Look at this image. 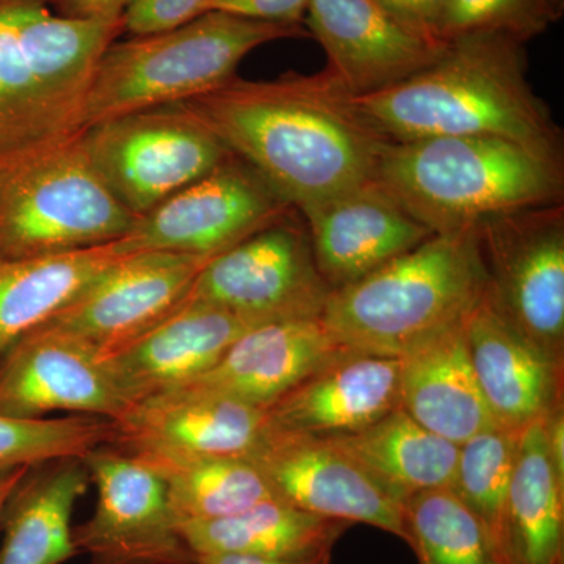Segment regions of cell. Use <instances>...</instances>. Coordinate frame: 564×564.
<instances>
[{
    "mask_svg": "<svg viewBox=\"0 0 564 564\" xmlns=\"http://www.w3.org/2000/svg\"><path fill=\"white\" fill-rule=\"evenodd\" d=\"M181 104L299 212L372 182L388 144L326 70L234 76Z\"/></svg>",
    "mask_w": 564,
    "mask_h": 564,
    "instance_id": "6da1fadb",
    "label": "cell"
},
{
    "mask_svg": "<svg viewBox=\"0 0 564 564\" xmlns=\"http://www.w3.org/2000/svg\"><path fill=\"white\" fill-rule=\"evenodd\" d=\"M350 104L388 143L497 137L563 159L562 131L527 80L524 43L500 33L452 41L433 65Z\"/></svg>",
    "mask_w": 564,
    "mask_h": 564,
    "instance_id": "7a4b0ae2",
    "label": "cell"
},
{
    "mask_svg": "<svg viewBox=\"0 0 564 564\" xmlns=\"http://www.w3.org/2000/svg\"><path fill=\"white\" fill-rule=\"evenodd\" d=\"M373 182L433 234L563 204V159L497 137H430L388 143Z\"/></svg>",
    "mask_w": 564,
    "mask_h": 564,
    "instance_id": "3957f363",
    "label": "cell"
},
{
    "mask_svg": "<svg viewBox=\"0 0 564 564\" xmlns=\"http://www.w3.org/2000/svg\"><path fill=\"white\" fill-rule=\"evenodd\" d=\"M488 292L477 228L434 234L329 293L322 321L348 351L402 358L462 325Z\"/></svg>",
    "mask_w": 564,
    "mask_h": 564,
    "instance_id": "277c9868",
    "label": "cell"
},
{
    "mask_svg": "<svg viewBox=\"0 0 564 564\" xmlns=\"http://www.w3.org/2000/svg\"><path fill=\"white\" fill-rule=\"evenodd\" d=\"M117 20H74L51 0H0V158L80 132V115Z\"/></svg>",
    "mask_w": 564,
    "mask_h": 564,
    "instance_id": "5b68a950",
    "label": "cell"
},
{
    "mask_svg": "<svg viewBox=\"0 0 564 564\" xmlns=\"http://www.w3.org/2000/svg\"><path fill=\"white\" fill-rule=\"evenodd\" d=\"M306 36L303 24L209 11L173 31L113 41L93 73L80 131L132 111L188 101L232 79L240 62L262 44Z\"/></svg>",
    "mask_w": 564,
    "mask_h": 564,
    "instance_id": "8992f818",
    "label": "cell"
},
{
    "mask_svg": "<svg viewBox=\"0 0 564 564\" xmlns=\"http://www.w3.org/2000/svg\"><path fill=\"white\" fill-rule=\"evenodd\" d=\"M93 169L82 131L0 158V258L117 242L137 221Z\"/></svg>",
    "mask_w": 564,
    "mask_h": 564,
    "instance_id": "52a82bcc",
    "label": "cell"
},
{
    "mask_svg": "<svg viewBox=\"0 0 564 564\" xmlns=\"http://www.w3.org/2000/svg\"><path fill=\"white\" fill-rule=\"evenodd\" d=\"M82 143L111 195L135 217L232 154L182 104L98 122L82 131Z\"/></svg>",
    "mask_w": 564,
    "mask_h": 564,
    "instance_id": "ba28073f",
    "label": "cell"
},
{
    "mask_svg": "<svg viewBox=\"0 0 564 564\" xmlns=\"http://www.w3.org/2000/svg\"><path fill=\"white\" fill-rule=\"evenodd\" d=\"M477 234L494 304L564 366L563 204L489 218Z\"/></svg>",
    "mask_w": 564,
    "mask_h": 564,
    "instance_id": "9c48e42d",
    "label": "cell"
},
{
    "mask_svg": "<svg viewBox=\"0 0 564 564\" xmlns=\"http://www.w3.org/2000/svg\"><path fill=\"white\" fill-rule=\"evenodd\" d=\"M332 292L306 226L291 215L212 258L185 299L263 325L322 317Z\"/></svg>",
    "mask_w": 564,
    "mask_h": 564,
    "instance_id": "30bf717a",
    "label": "cell"
},
{
    "mask_svg": "<svg viewBox=\"0 0 564 564\" xmlns=\"http://www.w3.org/2000/svg\"><path fill=\"white\" fill-rule=\"evenodd\" d=\"M295 210L250 163L231 154L206 176L137 218L117 243L126 252L214 258Z\"/></svg>",
    "mask_w": 564,
    "mask_h": 564,
    "instance_id": "8fae6325",
    "label": "cell"
},
{
    "mask_svg": "<svg viewBox=\"0 0 564 564\" xmlns=\"http://www.w3.org/2000/svg\"><path fill=\"white\" fill-rule=\"evenodd\" d=\"M98 500L95 513L73 530L77 552L91 564H196L181 536L165 486L147 464L115 445L82 458Z\"/></svg>",
    "mask_w": 564,
    "mask_h": 564,
    "instance_id": "7c38bea8",
    "label": "cell"
},
{
    "mask_svg": "<svg viewBox=\"0 0 564 564\" xmlns=\"http://www.w3.org/2000/svg\"><path fill=\"white\" fill-rule=\"evenodd\" d=\"M250 459L284 502L323 518L377 527L410 544L403 503L332 441L269 423Z\"/></svg>",
    "mask_w": 564,
    "mask_h": 564,
    "instance_id": "4fadbf2b",
    "label": "cell"
},
{
    "mask_svg": "<svg viewBox=\"0 0 564 564\" xmlns=\"http://www.w3.org/2000/svg\"><path fill=\"white\" fill-rule=\"evenodd\" d=\"M210 259L169 251L135 252L110 267L43 326L106 355L173 313Z\"/></svg>",
    "mask_w": 564,
    "mask_h": 564,
    "instance_id": "5bb4252c",
    "label": "cell"
},
{
    "mask_svg": "<svg viewBox=\"0 0 564 564\" xmlns=\"http://www.w3.org/2000/svg\"><path fill=\"white\" fill-rule=\"evenodd\" d=\"M129 410L98 351L69 334L40 326L0 359V414H85L117 423Z\"/></svg>",
    "mask_w": 564,
    "mask_h": 564,
    "instance_id": "9a60e30c",
    "label": "cell"
},
{
    "mask_svg": "<svg viewBox=\"0 0 564 564\" xmlns=\"http://www.w3.org/2000/svg\"><path fill=\"white\" fill-rule=\"evenodd\" d=\"M303 24L326 52V73L350 96L392 87L447 50L411 31L378 0H310Z\"/></svg>",
    "mask_w": 564,
    "mask_h": 564,
    "instance_id": "2e32d148",
    "label": "cell"
},
{
    "mask_svg": "<svg viewBox=\"0 0 564 564\" xmlns=\"http://www.w3.org/2000/svg\"><path fill=\"white\" fill-rule=\"evenodd\" d=\"M254 326L220 307L185 299L150 329L99 358L132 408L207 372Z\"/></svg>",
    "mask_w": 564,
    "mask_h": 564,
    "instance_id": "e0dca14e",
    "label": "cell"
},
{
    "mask_svg": "<svg viewBox=\"0 0 564 564\" xmlns=\"http://www.w3.org/2000/svg\"><path fill=\"white\" fill-rule=\"evenodd\" d=\"M332 291L361 280L434 236L375 182L300 210Z\"/></svg>",
    "mask_w": 564,
    "mask_h": 564,
    "instance_id": "ac0fdd59",
    "label": "cell"
},
{
    "mask_svg": "<svg viewBox=\"0 0 564 564\" xmlns=\"http://www.w3.org/2000/svg\"><path fill=\"white\" fill-rule=\"evenodd\" d=\"M347 352L322 317L263 323L242 334L207 372L176 389L267 410Z\"/></svg>",
    "mask_w": 564,
    "mask_h": 564,
    "instance_id": "d6986e66",
    "label": "cell"
},
{
    "mask_svg": "<svg viewBox=\"0 0 564 564\" xmlns=\"http://www.w3.org/2000/svg\"><path fill=\"white\" fill-rule=\"evenodd\" d=\"M464 337L497 426L521 434L563 403V364L516 329L488 292L464 321Z\"/></svg>",
    "mask_w": 564,
    "mask_h": 564,
    "instance_id": "ffe728a7",
    "label": "cell"
},
{
    "mask_svg": "<svg viewBox=\"0 0 564 564\" xmlns=\"http://www.w3.org/2000/svg\"><path fill=\"white\" fill-rule=\"evenodd\" d=\"M269 430L265 408L173 389L133 404L111 445L126 452L250 458Z\"/></svg>",
    "mask_w": 564,
    "mask_h": 564,
    "instance_id": "44dd1931",
    "label": "cell"
},
{
    "mask_svg": "<svg viewBox=\"0 0 564 564\" xmlns=\"http://www.w3.org/2000/svg\"><path fill=\"white\" fill-rule=\"evenodd\" d=\"M400 361L347 352L267 408L273 429L337 437L361 432L399 408Z\"/></svg>",
    "mask_w": 564,
    "mask_h": 564,
    "instance_id": "7402d4cb",
    "label": "cell"
},
{
    "mask_svg": "<svg viewBox=\"0 0 564 564\" xmlns=\"http://www.w3.org/2000/svg\"><path fill=\"white\" fill-rule=\"evenodd\" d=\"M399 361V406L423 429L462 445L497 426L475 377L464 323Z\"/></svg>",
    "mask_w": 564,
    "mask_h": 564,
    "instance_id": "603a6c76",
    "label": "cell"
},
{
    "mask_svg": "<svg viewBox=\"0 0 564 564\" xmlns=\"http://www.w3.org/2000/svg\"><path fill=\"white\" fill-rule=\"evenodd\" d=\"M90 486L80 458L32 467L11 494L0 527V564H62L77 554L74 507Z\"/></svg>",
    "mask_w": 564,
    "mask_h": 564,
    "instance_id": "cb8c5ba5",
    "label": "cell"
},
{
    "mask_svg": "<svg viewBox=\"0 0 564 564\" xmlns=\"http://www.w3.org/2000/svg\"><path fill=\"white\" fill-rule=\"evenodd\" d=\"M131 254L111 242L41 258H0V359Z\"/></svg>",
    "mask_w": 564,
    "mask_h": 564,
    "instance_id": "d4e9b609",
    "label": "cell"
},
{
    "mask_svg": "<svg viewBox=\"0 0 564 564\" xmlns=\"http://www.w3.org/2000/svg\"><path fill=\"white\" fill-rule=\"evenodd\" d=\"M348 522L300 510L281 499H269L242 513L177 525L195 558L215 554L311 560L333 554Z\"/></svg>",
    "mask_w": 564,
    "mask_h": 564,
    "instance_id": "484cf974",
    "label": "cell"
},
{
    "mask_svg": "<svg viewBox=\"0 0 564 564\" xmlns=\"http://www.w3.org/2000/svg\"><path fill=\"white\" fill-rule=\"evenodd\" d=\"M325 440L399 502L417 492L454 486L459 445L423 429L400 406L361 432Z\"/></svg>",
    "mask_w": 564,
    "mask_h": 564,
    "instance_id": "4316f807",
    "label": "cell"
},
{
    "mask_svg": "<svg viewBox=\"0 0 564 564\" xmlns=\"http://www.w3.org/2000/svg\"><path fill=\"white\" fill-rule=\"evenodd\" d=\"M129 454L161 478L177 525L228 518L263 500L280 499L250 458L161 451Z\"/></svg>",
    "mask_w": 564,
    "mask_h": 564,
    "instance_id": "83f0119b",
    "label": "cell"
},
{
    "mask_svg": "<svg viewBox=\"0 0 564 564\" xmlns=\"http://www.w3.org/2000/svg\"><path fill=\"white\" fill-rule=\"evenodd\" d=\"M508 564H564V481L556 475L544 419L519 434L507 513Z\"/></svg>",
    "mask_w": 564,
    "mask_h": 564,
    "instance_id": "f1b7e54d",
    "label": "cell"
},
{
    "mask_svg": "<svg viewBox=\"0 0 564 564\" xmlns=\"http://www.w3.org/2000/svg\"><path fill=\"white\" fill-rule=\"evenodd\" d=\"M519 434L494 426L459 445L452 489L484 527L500 562L508 564L507 513Z\"/></svg>",
    "mask_w": 564,
    "mask_h": 564,
    "instance_id": "f546056e",
    "label": "cell"
},
{
    "mask_svg": "<svg viewBox=\"0 0 564 564\" xmlns=\"http://www.w3.org/2000/svg\"><path fill=\"white\" fill-rule=\"evenodd\" d=\"M410 545L421 564H503L484 527L454 489H432L403 502Z\"/></svg>",
    "mask_w": 564,
    "mask_h": 564,
    "instance_id": "4dcf8cb0",
    "label": "cell"
},
{
    "mask_svg": "<svg viewBox=\"0 0 564 564\" xmlns=\"http://www.w3.org/2000/svg\"><path fill=\"white\" fill-rule=\"evenodd\" d=\"M115 440L117 423L99 415L22 419L0 414V475L58 459H82Z\"/></svg>",
    "mask_w": 564,
    "mask_h": 564,
    "instance_id": "1f68e13d",
    "label": "cell"
},
{
    "mask_svg": "<svg viewBox=\"0 0 564 564\" xmlns=\"http://www.w3.org/2000/svg\"><path fill=\"white\" fill-rule=\"evenodd\" d=\"M552 22L538 0H448L440 40L448 44L464 36L500 33L525 43Z\"/></svg>",
    "mask_w": 564,
    "mask_h": 564,
    "instance_id": "d6a6232c",
    "label": "cell"
},
{
    "mask_svg": "<svg viewBox=\"0 0 564 564\" xmlns=\"http://www.w3.org/2000/svg\"><path fill=\"white\" fill-rule=\"evenodd\" d=\"M212 0H131L122 13V33L152 35L182 28L209 13Z\"/></svg>",
    "mask_w": 564,
    "mask_h": 564,
    "instance_id": "836d02e7",
    "label": "cell"
},
{
    "mask_svg": "<svg viewBox=\"0 0 564 564\" xmlns=\"http://www.w3.org/2000/svg\"><path fill=\"white\" fill-rule=\"evenodd\" d=\"M310 0H212L209 11L245 20L303 24Z\"/></svg>",
    "mask_w": 564,
    "mask_h": 564,
    "instance_id": "e575fe53",
    "label": "cell"
},
{
    "mask_svg": "<svg viewBox=\"0 0 564 564\" xmlns=\"http://www.w3.org/2000/svg\"><path fill=\"white\" fill-rule=\"evenodd\" d=\"M378 2L392 17L423 39L444 44L440 40V24L448 0H378Z\"/></svg>",
    "mask_w": 564,
    "mask_h": 564,
    "instance_id": "d590c367",
    "label": "cell"
},
{
    "mask_svg": "<svg viewBox=\"0 0 564 564\" xmlns=\"http://www.w3.org/2000/svg\"><path fill=\"white\" fill-rule=\"evenodd\" d=\"M131 0H51L52 10L74 20H117Z\"/></svg>",
    "mask_w": 564,
    "mask_h": 564,
    "instance_id": "8d00e7d4",
    "label": "cell"
},
{
    "mask_svg": "<svg viewBox=\"0 0 564 564\" xmlns=\"http://www.w3.org/2000/svg\"><path fill=\"white\" fill-rule=\"evenodd\" d=\"M196 564H332V554L311 560H272L252 555L215 554L199 556Z\"/></svg>",
    "mask_w": 564,
    "mask_h": 564,
    "instance_id": "74e56055",
    "label": "cell"
},
{
    "mask_svg": "<svg viewBox=\"0 0 564 564\" xmlns=\"http://www.w3.org/2000/svg\"><path fill=\"white\" fill-rule=\"evenodd\" d=\"M31 469L32 467H22V469L13 470V473L0 475V521H2L3 510H6L11 494Z\"/></svg>",
    "mask_w": 564,
    "mask_h": 564,
    "instance_id": "f35d334b",
    "label": "cell"
},
{
    "mask_svg": "<svg viewBox=\"0 0 564 564\" xmlns=\"http://www.w3.org/2000/svg\"><path fill=\"white\" fill-rule=\"evenodd\" d=\"M543 6V9L547 11L551 20L556 22L562 18L564 9V0H538Z\"/></svg>",
    "mask_w": 564,
    "mask_h": 564,
    "instance_id": "ab89813d",
    "label": "cell"
}]
</instances>
